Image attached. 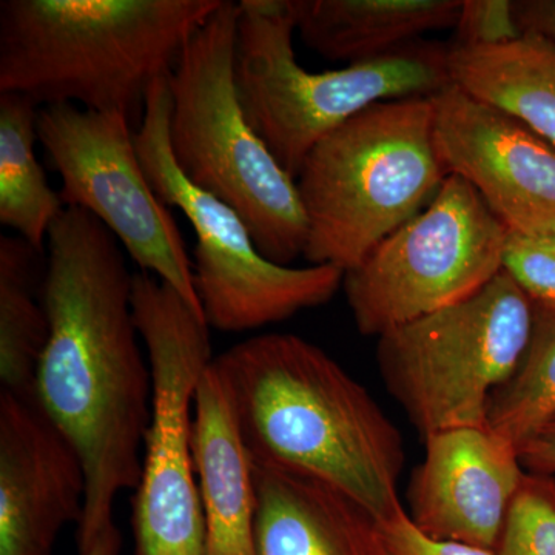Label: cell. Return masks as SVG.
<instances>
[{"mask_svg": "<svg viewBox=\"0 0 555 555\" xmlns=\"http://www.w3.org/2000/svg\"><path fill=\"white\" fill-rule=\"evenodd\" d=\"M518 451L526 473L555 478V422L529 438Z\"/></svg>", "mask_w": 555, "mask_h": 555, "instance_id": "cell-26", "label": "cell"}, {"mask_svg": "<svg viewBox=\"0 0 555 555\" xmlns=\"http://www.w3.org/2000/svg\"><path fill=\"white\" fill-rule=\"evenodd\" d=\"M38 133L60 173L65 207L93 215L142 272L175 288L206 320L181 230L142 170L130 119L118 112L47 105L39 109Z\"/></svg>", "mask_w": 555, "mask_h": 555, "instance_id": "cell-11", "label": "cell"}, {"mask_svg": "<svg viewBox=\"0 0 555 555\" xmlns=\"http://www.w3.org/2000/svg\"><path fill=\"white\" fill-rule=\"evenodd\" d=\"M122 539L115 521L104 526L89 539L78 540L79 555H119Z\"/></svg>", "mask_w": 555, "mask_h": 555, "instance_id": "cell-28", "label": "cell"}, {"mask_svg": "<svg viewBox=\"0 0 555 555\" xmlns=\"http://www.w3.org/2000/svg\"><path fill=\"white\" fill-rule=\"evenodd\" d=\"M192 451L206 521V555H258L251 460L214 361L196 387Z\"/></svg>", "mask_w": 555, "mask_h": 555, "instance_id": "cell-16", "label": "cell"}, {"mask_svg": "<svg viewBox=\"0 0 555 555\" xmlns=\"http://www.w3.org/2000/svg\"><path fill=\"white\" fill-rule=\"evenodd\" d=\"M39 109L30 98L0 93V222L42 254L65 204L36 156Z\"/></svg>", "mask_w": 555, "mask_h": 555, "instance_id": "cell-19", "label": "cell"}, {"mask_svg": "<svg viewBox=\"0 0 555 555\" xmlns=\"http://www.w3.org/2000/svg\"><path fill=\"white\" fill-rule=\"evenodd\" d=\"M514 7L521 31L555 39V0H518Z\"/></svg>", "mask_w": 555, "mask_h": 555, "instance_id": "cell-27", "label": "cell"}, {"mask_svg": "<svg viewBox=\"0 0 555 555\" xmlns=\"http://www.w3.org/2000/svg\"><path fill=\"white\" fill-rule=\"evenodd\" d=\"M454 30L459 47L503 46L524 35L511 0H463Z\"/></svg>", "mask_w": 555, "mask_h": 555, "instance_id": "cell-23", "label": "cell"}, {"mask_svg": "<svg viewBox=\"0 0 555 555\" xmlns=\"http://www.w3.org/2000/svg\"><path fill=\"white\" fill-rule=\"evenodd\" d=\"M448 177L433 96L371 105L321 139L302 164V257L345 273L356 269L418 215Z\"/></svg>", "mask_w": 555, "mask_h": 555, "instance_id": "cell-4", "label": "cell"}, {"mask_svg": "<svg viewBox=\"0 0 555 555\" xmlns=\"http://www.w3.org/2000/svg\"><path fill=\"white\" fill-rule=\"evenodd\" d=\"M409 483V517L434 539L499 550L526 469L516 444L491 427H456L426 438Z\"/></svg>", "mask_w": 555, "mask_h": 555, "instance_id": "cell-13", "label": "cell"}, {"mask_svg": "<svg viewBox=\"0 0 555 555\" xmlns=\"http://www.w3.org/2000/svg\"><path fill=\"white\" fill-rule=\"evenodd\" d=\"M47 244L40 297L50 335L35 398L86 467L76 534L83 540L112 524L116 496L141 481L152 372L131 305L134 275L119 241L89 211L65 207Z\"/></svg>", "mask_w": 555, "mask_h": 555, "instance_id": "cell-1", "label": "cell"}, {"mask_svg": "<svg viewBox=\"0 0 555 555\" xmlns=\"http://www.w3.org/2000/svg\"><path fill=\"white\" fill-rule=\"evenodd\" d=\"M169 78L149 91L134 145L153 192L177 207L196 235L193 276L208 327L246 332L327 305L345 281L334 266L292 268L259 254L240 215L179 170L170 145Z\"/></svg>", "mask_w": 555, "mask_h": 555, "instance_id": "cell-8", "label": "cell"}, {"mask_svg": "<svg viewBox=\"0 0 555 555\" xmlns=\"http://www.w3.org/2000/svg\"><path fill=\"white\" fill-rule=\"evenodd\" d=\"M534 302L506 270L474 297L379 335L377 363L423 440L483 427L489 400L517 371Z\"/></svg>", "mask_w": 555, "mask_h": 555, "instance_id": "cell-7", "label": "cell"}, {"mask_svg": "<svg viewBox=\"0 0 555 555\" xmlns=\"http://www.w3.org/2000/svg\"><path fill=\"white\" fill-rule=\"evenodd\" d=\"M433 98L448 173L466 179L517 235L555 221L554 145L454 83Z\"/></svg>", "mask_w": 555, "mask_h": 555, "instance_id": "cell-12", "label": "cell"}, {"mask_svg": "<svg viewBox=\"0 0 555 555\" xmlns=\"http://www.w3.org/2000/svg\"><path fill=\"white\" fill-rule=\"evenodd\" d=\"M134 321L152 372V422L133 502L134 555H206L192 451L196 387L210 366L206 320L175 288L134 273Z\"/></svg>", "mask_w": 555, "mask_h": 555, "instance_id": "cell-9", "label": "cell"}, {"mask_svg": "<svg viewBox=\"0 0 555 555\" xmlns=\"http://www.w3.org/2000/svg\"><path fill=\"white\" fill-rule=\"evenodd\" d=\"M505 270L537 306L555 313V254L535 241L511 232Z\"/></svg>", "mask_w": 555, "mask_h": 555, "instance_id": "cell-24", "label": "cell"}, {"mask_svg": "<svg viewBox=\"0 0 555 555\" xmlns=\"http://www.w3.org/2000/svg\"><path fill=\"white\" fill-rule=\"evenodd\" d=\"M222 0H2L0 93L118 112L141 122Z\"/></svg>", "mask_w": 555, "mask_h": 555, "instance_id": "cell-3", "label": "cell"}, {"mask_svg": "<svg viewBox=\"0 0 555 555\" xmlns=\"http://www.w3.org/2000/svg\"><path fill=\"white\" fill-rule=\"evenodd\" d=\"M302 42L332 62L377 60L455 28L463 0H291Z\"/></svg>", "mask_w": 555, "mask_h": 555, "instance_id": "cell-17", "label": "cell"}, {"mask_svg": "<svg viewBox=\"0 0 555 555\" xmlns=\"http://www.w3.org/2000/svg\"><path fill=\"white\" fill-rule=\"evenodd\" d=\"M555 422V313L534 305V327L517 371L489 400L486 426L520 449Z\"/></svg>", "mask_w": 555, "mask_h": 555, "instance_id": "cell-21", "label": "cell"}, {"mask_svg": "<svg viewBox=\"0 0 555 555\" xmlns=\"http://www.w3.org/2000/svg\"><path fill=\"white\" fill-rule=\"evenodd\" d=\"M526 238L535 241L540 246L550 248L555 254V221L542 222L525 233Z\"/></svg>", "mask_w": 555, "mask_h": 555, "instance_id": "cell-29", "label": "cell"}, {"mask_svg": "<svg viewBox=\"0 0 555 555\" xmlns=\"http://www.w3.org/2000/svg\"><path fill=\"white\" fill-rule=\"evenodd\" d=\"M509 235L480 193L449 175L418 215L345 273L358 331L378 338L474 297L505 270Z\"/></svg>", "mask_w": 555, "mask_h": 555, "instance_id": "cell-10", "label": "cell"}, {"mask_svg": "<svg viewBox=\"0 0 555 555\" xmlns=\"http://www.w3.org/2000/svg\"><path fill=\"white\" fill-rule=\"evenodd\" d=\"M451 82L555 147V39L526 31L495 47L449 46Z\"/></svg>", "mask_w": 555, "mask_h": 555, "instance_id": "cell-18", "label": "cell"}, {"mask_svg": "<svg viewBox=\"0 0 555 555\" xmlns=\"http://www.w3.org/2000/svg\"><path fill=\"white\" fill-rule=\"evenodd\" d=\"M238 14L240 2L222 0L170 73L171 153L193 185L240 215L262 257L291 266L305 254L308 221L297 181L273 158L241 107Z\"/></svg>", "mask_w": 555, "mask_h": 555, "instance_id": "cell-5", "label": "cell"}, {"mask_svg": "<svg viewBox=\"0 0 555 555\" xmlns=\"http://www.w3.org/2000/svg\"><path fill=\"white\" fill-rule=\"evenodd\" d=\"M254 462L341 489L378 521L403 509L404 440L371 392L321 347L266 334L214 360Z\"/></svg>", "mask_w": 555, "mask_h": 555, "instance_id": "cell-2", "label": "cell"}, {"mask_svg": "<svg viewBox=\"0 0 555 555\" xmlns=\"http://www.w3.org/2000/svg\"><path fill=\"white\" fill-rule=\"evenodd\" d=\"M379 532L386 555H499L496 551L427 535L404 507L396 516L379 521Z\"/></svg>", "mask_w": 555, "mask_h": 555, "instance_id": "cell-25", "label": "cell"}, {"mask_svg": "<svg viewBox=\"0 0 555 555\" xmlns=\"http://www.w3.org/2000/svg\"><path fill=\"white\" fill-rule=\"evenodd\" d=\"M291 0H241L235 83L244 115L297 181L318 142L378 102L430 98L451 86L449 46L416 40L377 60L312 73L298 64Z\"/></svg>", "mask_w": 555, "mask_h": 555, "instance_id": "cell-6", "label": "cell"}, {"mask_svg": "<svg viewBox=\"0 0 555 555\" xmlns=\"http://www.w3.org/2000/svg\"><path fill=\"white\" fill-rule=\"evenodd\" d=\"M499 555H555V478L526 474Z\"/></svg>", "mask_w": 555, "mask_h": 555, "instance_id": "cell-22", "label": "cell"}, {"mask_svg": "<svg viewBox=\"0 0 555 555\" xmlns=\"http://www.w3.org/2000/svg\"><path fill=\"white\" fill-rule=\"evenodd\" d=\"M39 251L20 238H0V382L2 390L35 397L36 372L50 324L35 291Z\"/></svg>", "mask_w": 555, "mask_h": 555, "instance_id": "cell-20", "label": "cell"}, {"mask_svg": "<svg viewBox=\"0 0 555 555\" xmlns=\"http://www.w3.org/2000/svg\"><path fill=\"white\" fill-rule=\"evenodd\" d=\"M251 470L258 555H386L378 518L341 489L254 460Z\"/></svg>", "mask_w": 555, "mask_h": 555, "instance_id": "cell-15", "label": "cell"}, {"mask_svg": "<svg viewBox=\"0 0 555 555\" xmlns=\"http://www.w3.org/2000/svg\"><path fill=\"white\" fill-rule=\"evenodd\" d=\"M87 474L35 397L0 390V555H50L86 509Z\"/></svg>", "mask_w": 555, "mask_h": 555, "instance_id": "cell-14", "label": "cell"}]
</instances>
